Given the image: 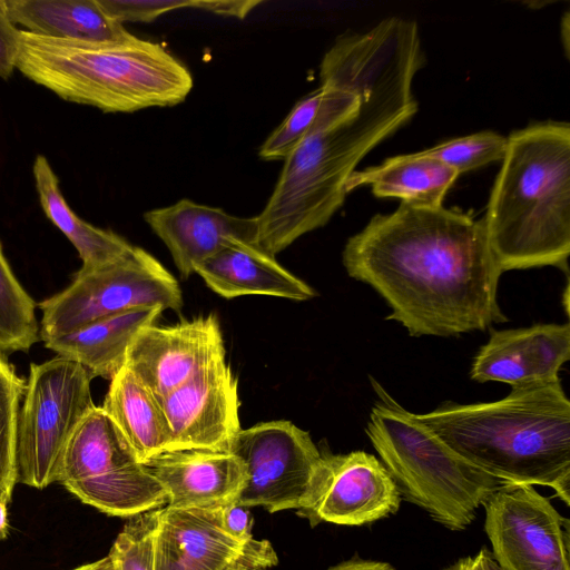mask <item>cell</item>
<instances>
[{
	"mask_svg": "<svg viewBox=\"0 0 570 570\" xmlns=\"http://www.w3.org/2000/svg\"><path fill=\"white\" fill-rule=\"evenodd\" d=\"M160 509L128 519L108 554L112 570H156L155 539Z\"/></svg>",
	"mask_w": 570,
	"mask_h": 570,
	"instance_id": "obj_27",
	"label": "cell"
},
{
	"mask_svg": "<svg viewBox=\"0 0 570 570\" xmlns=\"http://www.w3.org/2000/svg\"><path fill=\"white\" fill-rule=\"evenodd\" d=\"M10 20L30 33L82 41H115L130 35L98 0H6Z\"/></svg>",
	"mask_w": 570,
	"mask_h": 570,
	"instance_id": "obj_22",
	"label": "cell"
},
{
	"mask_svg": "<svg viewBox=\"0 0 570 570\" xmlns=\"http://www.w3.org/2000/svg\"><path fill=\"white\" fill-rule=\"evenodd\" d=\"M421 67L419 56L400 42L372 43L360 107L341 117L320 106L256 216L257 246L275 256L327 224L343 205L346 181L362 158L417 111L412 83Z\"/></svg>",
	"mask_w": 570,
	"mask_h": 570,
	"instance_id": "obj_2",
	"label": "cell"
},
{
	"mask_svg": "<svg viewBox=\"0 0 570 570\" xmlns=\"http://www.w3.org/2000/svg\"><path fill=\"white\" fill-rule=\"evenodd\" d=\"M366 434L396 484L401 500L424 510L443 527L460 531L503 482L471 464L400 405L376 381Z\"/></svg>",
	"mask_w": 570,
	"mask_h": 570,
	"instance_id": "obj_6",
	"label": "cell"
},
{
	"mask_svg": "<svg viewBox=\"0 0 570 570\" xmlns=\"http://www.w3.org/2000/svg\"><path fill=\"white\" fill-rule=\"evenodd\" d=\"M21 29L10 20L6 0H0V77L8 79L16 69Z\"/></svg>",
	"mask_w": 570,
	"mask_h": 570,
	"instance_id": "obj_31",
	"label": "cell"
},
{
	"mask_svg": "<svg viewBox=\"0 0 570 570\" xmlns=\"http://www.w3.org/2000/svg\"><path fill=\"white\" fill-rule=\"evenodd\" d=\"M206 285L225 298L267 295L292 301L316 296L313 287L256 244L234 239L197 268Z\"/></svg>",
	"mask_w": 570,
	"mask_h": 570,
	"instance_id": "obj_19",
	"label": "cell"
},
{
	"mask_svg": "<svg viewBox=\"0 0 570 570\" xmlns=\"http://www.w3.org/2000/svg\"><path fill=\"white\" fill-rule=\"evenodd\" d=\"M144 219L168 248L181 278L232 240L256 244L257 239L256 216H234L186 198L148 210Z\"/></svg>",
	"mask_w": 570,
	"mask_h": 570,
	"instance_id": "obj_17",
	"label": "cell"
},
{
	"mask_svg": "<svg viewBox=\"0 0 570 570\" xmlns=\"http://www.w3.org/2000/svg\"><path fill=\"white\" fill-rule=\"evenodd\" d=\"M232 453L245 468L235 504L269 512L309 508L322 452L308 432L285 420L258 423L240 430Z\"/></svg>",
	"mask_w": 570,
	"mask_h": 570,
	"instance_id": "obj_10",
	"label": "cell"
},
{
	"mask_svg": "<svg viewBox=\"0 0 570 570\" xmlns=\"http://www.w3.org/2000/svg\"><path fill=\"white\" fill-rule=\"evenodd\" d=\"M58 482L82 502L111 515L130 518L168 502L115 422L94 406L72 433Z\"/></svg>",
	"mask_w": 570,
	"mask_h": 570,
	"instance_id": "obj_7",
	"label": "cell"
},
{
	"mask_svg": "<svg viewBox=\"0 0 570 570\" xmlns=\"http://www.w3.org/2000/svg\"><path fill=\"white\" fill-rule=\"evenodd\" d=\"M183 295L175 277L145 249L134 246L105 265L81 267L72 283L38 304L42 342L126 311L160 307L179 311Z\"/></svg>",
	"mask_w": 570,
	"mask_h": 570,
	"instance_id": "obj_8",
	"label": "cell"
},
{
	"mask_svg": "<svg viewBox=\"0 0 570 570\" xmlns=\"http://www.w3.org/2000/svg\"><path fill=\"white\" fill-rule=\"evenodd\" d=\"M459 173L438 159L419 151L387 158L379 166L354 171L347 179V194L370 185L376 197L399 198L414 207L436 208Z\"/></svg>",
	"mask_w": 570,
	"mask_h": 570,
	"instance_id": "obj_21",
	"label": "cell"
},
{
	"mask_svg": "<svg viewBox=\"0 0 570 570\" xmlns=\"http://www.w3.org/2000/svg\"><path fill=\"white\" fill-rule=\"evenodd\" d=\"M164 488L173 508H212L234 503L245 480V468L232 452L164 451L142 462Z\"/></svg>",
	"mask_w": 570,
	"mask_h": 570,
	"instance_id": "obj_18",
	"label": "cell"
},
{
	"mask_svg": "<svg viewBox=\"0 0 570 570\" xmlns=\"http://www.w3.org/2000/svg\"><path fill=\"white\" fill-rule=\"evenodd\" d=\"M482 507L501 570H570L569 520L533 485L502 483Z\"/></svg>",
	"mask_w": 570,
	"mask_h": 570,
	"instance_id": "obj_11",
	"label": "cell"
},
{
	"mask_svg": "<svg viewBox=\"0 0 570 570\" xmlns=\"http://www.w3.org/2000/svg\"><path fill=\"white\" fill-rule=\"evenodd\" d=\"M461 458L503 483L544 485L569 505L570 401L561 382L511 387L494 402L415 414Z\"/></svg>",
	"mask_w": 570,
	"mask_h": 570,
	"instance_id": "obj_3",
	"label": "cell"
},
{
	"mask_svg": "<svg viewBox=\"0 0 570 570\" xmlns=\"http://www.w3.org/2000/svg\"><path fill=\"white\" fill-rule=\"evenodd\" d=\"M328 570H395L391 564L386 562L353 559L342 562Z\"/></svg>",
	"mask_w": 570,
	"mask_h": 570,
	"instance_id": "obj_36",
	"label": "cell"
},
{
	"mask_svg": "<svg viewBox=\"0 0 570 570\" xmlns=\"http://www.w3.org/2000/svg\"><path fill=\"white\" fill-rule=\"evenodd\" d=\"M570 358V325L535 324L492 331L474 356L470 377L511 387L560 381L559 371Z\"/></svg>",
	"mask_w": 570,
	"mask_h": 570,
	"instance_id": "obj_16",
	"label": "cell"
},
{
	"mask_svg": "<svg viewBox=\"0 0 570 570\" xmlns=\"http://www.w3.org/2000/svg\"><path fill=\"white\" fill-rule=\"evenodd\" d=\"M72 570H112V566L109 557L107 556L98 561L80 566Z\"/></svg>",
	"mask_w": 570,
	"mask_h": 570,
	"instance_id": "obj_38",
	"label": "cell"
},
{
	"mask_svg": "<svg viewBox=\"0 0 570 570\" xmlns=\"http://www.w3.org/2000/svg\"><path fill=\"white\" fill-rule=\"evenodd\" d=\"M277 563L274 550L233 562L224 570H267Z\"/></svg>",
	"mask_w": 570,
	"mask_h": 570,
	"instance_id": "obj_35",
	"label": "cell"
},
{
	"mask_svg": "<svg viewBox=\"0 0 570 570\" xmlns=\"http://www.w3.org/2000/svg\"><path fill=\"white\" fill-rule=\"evenodd\" d=\"M483 217L501 273L541 266L568 272L570 125L513 131Z\"/></svg>",
	"mask_w": 570,
	"mask_h": 570,
	"instance_id": "obj_4",
	"label": "cell"
},
{
	"mask_svg": "<svg viewBox=\"0 0 570 570\" xmlns=\"http://www.w3.org/2000/svg\"><path fill=\"white\" fill-rule=\"evenodd\" d=\"M91 376L77 362L55 356L31 363L17 430V483L43 489L58 479L66 446L95 406Z\"/></svg>",
	"mask_w": 570,
	"mask_h": 570,
	"instance_id": "obj_9",
	"label": "cell"
},
{
	"mask_svg": "<svg viewBox=\"0 0 570 570\" xmlns=\"http://www.w3.org/2000/svg\"><path fill=\"white\" fill-rule=\"evenodd\" d=\"M33 177L45 215L73 245L83 268L105 265L132 249L134 245L118 234L98 228L73 213L60 190L58 177L42 155L35 159Z\"/></svg>",
	"mask_w": 570,
	"mask_h": 570,
	"instance_id": "obj_24",
	"label": "cell"
},
{
	"mask_svg": "<svg viewBox=\"0 0 570 570\" xmlns=\"http://www.w3.org/2000/svg\"><path fill=\"white\" fill-rule=\"evenodd\" d=\"M26 382L0 352V492L12 494L17 483V430Z\"/></svg>",
	"mask_w": 570,
	"mask_h": 570,
	"instance_id": "obj_26",
	"label": "cell"
},
{
	"mask_svg": "<svg viewBox=\"0 0 570 570\" xmlns=\"http://www.w3.org/2000/svg\"><path fill=\"white\" fill-rule=\"evenodd\" d=\"M163 311L160 307L126 311L49 338L43 344L57 355L80 364L91 379L111 380L125 367L127 352L136 334L154 324Z\"/></svg>",
	"mask_w": 570,
	"mask_h": 570,
	"instance_id": "obj_20",
	"label": "cell"
},
{
	"mask_svg": "<svg viewBox=\"0 0 570 570\" xmlns=\"http://www.w3.org/2000/svg\"><path fill=\"white\" fill-rule=\"evenodd\" d=\"M262 1H233V0H218V1H195V9L209 11L216 14L236 17L244 19L256 6L261 4Z\"/></svg>",
	"mask_w": 570,
	"mask_h": 570,
	"instance_id": "obj_33",
	"label": "cell"
},
{
	"mask_svg": "<svg viewBox=\"0 0 570 570\" xmlns=\"http://www.w3.org/2000/svg\"><path fill=\"white\" fill-rule=\"evenodd\" d=\"M222 355L225 347L219 322L210 314L170 326L142 327L128 348L125 367L159 403Z\"/></svg>",
	"mask_w": 570,
	"mask_h": 570,
	"instance_id": "obj_14",
	"label": "cell"
},
{
	"mask_svg": "<svg viewBox=\"0 0 570 570\" xmlns=\"http://www.w3.org/2000/svg\"><path fill=\"white\" fill-rule=\"evenodd\" d=\"M101 407L141 463L168 450L170 432L161 406L127 367L110 380Z\"/></svg>",
	"mask_w": 570,
	"mask_h": 570,
	"instance_id": "obj_23",
	"label": "cell"
},
{
	"mask_svg": "<svg viewBox=\"0 0 570 570\" xmlns=\"http://www.w3.org/2000/svg\"><path fill=\"white\" fill-rule=\"evenodd\" d=\"M170 450L232 452L240 432L237 379L218 356L159 402Z\"/></svg>",
	"mask_w": 570,
	"mask_h": 570,
	"instance_id": "obj_12",
	"label": "cell"
},
{
	"mask_svg": "<svg viewBox=\"0 0 570 570\" xmlns=\"http://www.w3.org/2000/svg\"><path fill=\"white\" fill-rule=\"evenodd\" d=\"M11 494L7 492H0V540H3L8 535V503L10 502Z\"/></svg>",
	"mask_w": 570,
	"mask_h": 570,
	"instance_id": "obj_37",
	"label": "cell"
},
{
	"mask_svg": "<svg viewBox=\"0 0 570 570\" xmlns=\"http://www.w3.org/2000/svg\"><path fill=\"white\" fill-rule=\"evenodd\" d=\"M36 303L7 262L0 243V352L28 351L40 340Z\"/></svg>",
	"mask_w": 570,
	"mask_h": 570,
	"instance_id": "obj_25",
	"label": "cell"
},
{
	"mask_svg": "<svg viewBox=\"0 0 570 570\" xmlns=\"http://www.w3.org/2000/svg\"><path fill=\"white\" fill-rule=\"evenodd\" d=\"M561 26H562L561 28L564 29V32H561V36L564 37L563 46H564L566 55L568 56V53H569V12L564 13L563 22Z\"/></svg>",
	"mask_w": 570,
	"mask_h": 570,
	"instance_id": "obj_39",
	"label": "cell"
},
{
	"mask_svg": "<svg viewBox=\"0 0 570 570\" xmlns=\"http://www.w3.org/2000/svg\"><path fill=\"white\" fill-rule=\"evenodd\" d=\"M274 550L266 540H238L223 524V507L160 508L156 570H224L244 558Z\"/></svg>",
	"mask_w": 570,
	"mask_h": 570,
	"instance_id": "obj_15",
	"label": "cell"
},
{
	"mask_svg": "<svg viewBox=\"0 0 570 570\" xmlns=\"http://www.w3.org/2000/svg\"><path fill=\"white\" fill-rule=\"evenodd\" d=\"M507 148L505 137L493 131H481L442 142L419 153L440 160L460 175L493 161H502Z\"/></svg>",
	"mask_w": 570,
	"mask_h": 570,
	"instance_id": "obj_28",
	"label": "cell"
},
{
	"mask_svg": "<svg viewBox=\"0 0 570 570\" xmlns=\"http://www.w3.org/2000/svg\"><path fill=\"white\" fill-rule=\"evenodd\" d=\"M196 0H98L102 9L119 23L150 22L160 16L194 8Z\"/></svg>",
	"mask_w": 570,
	"mask_h": 570,
	"instance_id": "obj_30",
	"label": "cell"
},
{
	"mask_svg": "<svg viewBox=\"0 0 570 570\" xmlns=\"http://www.w3.org/2000/svg\"><path fill=\"white\" fill-rule=\"evenodd\" d=\"M400 502L395 482L376 456L323 451L311 505L299 514L312 525H363L394 514Z\"/></svg>",
	"mask_w": 570,
	"mask_h": 570,
	"instance_id": "obj_13",
	"label": "cell"
},
{
	"mask_svg": "<svg viewBox=\"0 0 570 570\" xmlns=\"http://www.w3.org/2000/svg\"><path fill=\"white\" fill-rule=\"evenodd\" d=\"M16 68L61 99L104 112L175 106L194 86L189 69L163 45L131 33L98 42L21 29Z\"/></svg>",
	"mask_w": 570,
	"mask_h": 570,
	"instance_id": "obj_5",
	"label": "cell"
},
{
	"mask_svg": "<svg viewBox=\"0 0 570 570\" xmlns=\"http://www.w3.org/2000/svg\"><path fill=\"white\" fill-rule=\"evenodd\" d=\"M342 261L348 276L385 299L386 320L412 336H458L507 322L483 218L401 203L350 237Z\"/></svg>",
	"mask_w": 570,
	"mask_h": 570,
	"instance_id": "obj_1",
	"label": "cell"
},
{
	"mask_svg": "<svg viewBox=\"0 0 570 570\" xmlns=\"http://www.w3.org/2000/svg\"><path fill=\"white\" fill-rule=\"evenodd\" d=\"M445 570H501L487 548L475 554L459 559Z\"/></svg>",
	"mask_w": 570,
	"mask_h": 570,
	"instance_id": "obj_34",
	"label": "cell"
},
{
	"mask_svg": "<svg viewBox=\"0 0 570 570\" xmlns=\"http://www.w3.org/2000/svg\"><path fill=\"white\" fill-rule=\"evenodd\" d=\"M324 90L317 89L299 99L289 114L266 138L259 148V157L264 160L285 159L286 156L301 142L311 129L322 99Z\"/></svg>",
	"mask_w": 570,
	"mask_h": 570,
	"instance_id": "obj_29",
	"label": "cell"
},
{
	"mask_svg": "<svg viewBox=\"0 0 570 570\" xmlns=\"http://www.w3.org/2000/svg\"><path fill=\"white\" fill-rule=\"evenodd\" d=\"M223 524L226 531L238 540L252 539V518L246 508L235 503L223 507Z\"/></svg>",
	"mask_w": 570,
	"mask_h": 570,
	"instance_id": "obj_32",
	"label": "cell"
}]
</instances>
